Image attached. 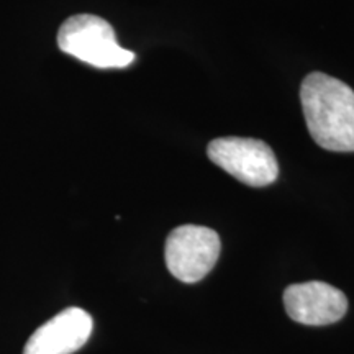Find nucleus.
Here are the masks:
<instances>
[{
    "label": "nucleus",
    "instance_id": "f03ea898",
    "mask_svg": "<svg viewBox=\"0 0 354 354\" xmlns=\"http://www.w3.org/2000/svg\"><path fill=\"white\" fill-rule=\"evenodd\" d=\"M57 46L97 69H123L135 61V53L122 48L113 26L97 15L71 17L57 32Z\"/></svg>",
    "mask_w": 354,
    "mask_h": 354
},
{
    "label": "nucleus",
    "instance_id": "20e7f679",
    "mask_svg": "<svg viewBox=\"0 0 354 354\" xmlns=\"http://www.w3.org/2000/svg\"><path fill=\"white\" fill-rule=\"evenodd\" d=\"M220 250V236L214 230L198 225H183L172 230L167 236L166 266L180 282L194 284L214 269Z\"/></svg>",
    "mask_w": 354,
    "mask_h": 354
},
{
    "label": "nucleus",
    "instance_id": "f257e3e1",
    "mask_svg": "<svg viewBox=\"0 0 354 354\" xmlns=\"http://www.w3.org/2000/svg\"><path fill=\"white\" fill-rule=\"evenodd\" d=\"M304 117L313 141L335 153L354 151V91L339 79L312 73L300 87Z\"/></svg>",
    "mask_w": 354,
    "mask_h": 354
},
{
    "label": "nucleus",
    "instance_id": "423d86ee",
    "mask_svg": "<svg viewBox=\"0 0 354 354\" xmlns=\"http://www.w3.org/2000/svg\"><path fill=\"white\" fill-rule=\"evenodd\" d=\"M94 320L86 310L69 307L38 326L24 354H73L91 338Z\"/></svg>",
    "mask_w": 354,
    "mask_h": 354
},
{
    "label": "nucleus",
    "instance_id": "7ed1b4c3",
    "mask_svg": "<svg viewBox=\"0 0 354 354\" xmlns=\"http://www.w3.org/2000/svg\"><path fill=\"white\" fill-rule=\"evenodd\" d=\"M210 161L230 176L251 187L272 184L279 176V162L271 146L254 138L227 136L210 141Z\"/></svg>",
    "mask_w": 354,
    "mask_h": 354
},
{
    "label": "nucleus",
    "instance_id": "39448f33",
    "mask_svg": "<svg viewBox=\"0 0 354 354\" xmlns=\"http://www.w3.org/2000/svg\"><path fill=\"white\" fill-rule=\"evenodd\" d=\"M284 307L292 320L310 326L336 323L346 315L348 299L326 282L292 284L284 290Z\"/></svg>",
    "mask_w": 354,
    "mask_h": 354
}]
</instances>
